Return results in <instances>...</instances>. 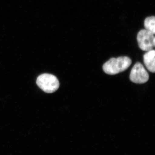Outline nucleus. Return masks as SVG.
<instances>
[{"label":"nucleus","instance_id":"2","mask_svg":"<svg viewBox=\"0 0 155 155\" xmlns=\"http://www.w3.org/2000/svg\"><path fill=\"white\" fill-rule=\"evenodd\" d=\"M36 82L38 86L47 93L54 92L60 86L58 78L54 75L47 73L39 75L38 77Z\"/></svg>","mask_w":155,"mask_h":155},{"label":"nucleus","instance_id":"1","mask_svg":"<svg viewBox=\"0 0 155 155\" xmlns=\"http://www.w3.org/2000/svg\"><path fill=\"white\" fill-rule=\"evenodd\" d=\"M131 64V59L126 56L112 58L104 64L103 69L106 74L116 75L128 69Z\"/></svg>","mask_w":155,"mask_h":155},{"label":"nucleus","instance_id":"4","mask_svg":"<svg viewBox=\"0 0 155 155\" xmlns=\"http://www.w3.org/2000/svg\"><path fill=\"white\" fill-rule=\"evenodd\" d=\"M149 79V75L143 65L139 62L136 63L130 71V80L134 83L142 84L147 82Z\"/></svg>","mask_w":155,"mask_h":155},{"label":"nucleus","instance_id":"5","mask_svg":"<svg viewBox=\"0 0 155 155\" xmlns=\"http://www.w3.org/2000/svg\"><path fill=\"white\" fill-rule=\"evenodd\" d=\"M155 51L154 49L147 51L143 55V62L150 72H155Z\"/></svg>","mask_w":155,"mask_h":155},{"label":"nucleus","instance_id":"3","mask_svg":"<svg viewBox=\"0 0 155 155\" xmlns=\"http://www.w3.org/2000/svg\"><path fill=\"white\" fill-rule=\"evenodd\" d=\"M137 39L139 47L142 51H147L153 49L155 47L154 34L146 29L140 30Z\"/></svg>","mask_w":155,"mask_h":155},{"label":"nucleus","instance_id":"6","mask_svg":"<svg viewBox=\"0 0 155 155\" xmlns=\"http://www.w3.org/2000/svg\"><path fill=\"white\" fill-rule=\"evenodd\" d=\"M144 26L146 30L155 34V17L151 16L147 17L144 20Z\"/></svg>","mask_w":155,"mask_h":155}]
</instances>
